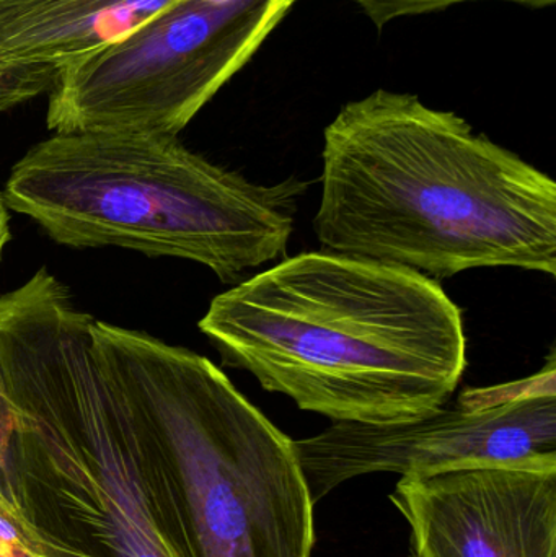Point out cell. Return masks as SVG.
Here are the masks:
<instances>
[{"mask_svg": "<svg viewBox=\"0 0 556 557\" xmlns=\"http://www.w3.org/2000/svg\"><path fill=\"white\" fill-rule=\"evenodd\" d=\"M313 219L333 253L446 278L480 268L556 274V185L459 114L375 90L323 133Z\"/></svg>", "mask_w": 556, "mask_h": 557, "instance_id": "obj_1", "label": "cell"}, {"mask_svg": "<svg viewBox=\"0 0 556 557\" xmlns=\"http://www.w3.org/2000/svg\"><path fill=\"white\" fill-rule=\"evenodd\" d=\"M199 330L224 366L333 422L423 418L467 369L462 311L436 278L329 250L238 282Z\"/></svg>", "mask_w": 556, "mask_h": 557, "instance_id": "obj_2", "label": "cell"}, {"mask_svg": "<svg viewBox=\"0 0 556 557\" xmlns=\"http://www.w3.org/2000/svg\"><path fill=\"white\" fill-rule=\"evenodd\" d=\"M41 268L0 295V373L15 418L9 499L85 557H189L172 473L98 366L91 327Z\"/></svg>", "mask_w": 556, "mask_h": 557, "instance_id": "obj_3", "label": "cell"}, {"mask_svg": "<svg viewBox=\"0 0 556 557\" xmlns=\"http://www.w3.org/2000/svg\"><path fill=\"white\" fill-rule=\"evenodd\" d=\"M306 188L258 185L170 134L71 133L33 146L2 195L55 244L182 258L231 284L286 255Z\"/></svg>", "mask_w": 556, "mask_h": 557, "instance_id": "obj_4", "label": "cell"}, {"mask_svg": "<svg viewBox=\"0 0 556 557\" xmlns=\"http://www.w3.org/2000/svg\"><path fill=\"white\" fill-rule=\"evenodd\" d=\"M101 372L165 460L189 557H310L313 506L293 438L211 360L95 320Z\"/></svg>", "mask_w": 556, "mask_h": 557, "instance_id": "obj_5", "label": "cell"}, {"mask_svg": "<svg viewBox=\"0 0 556 557\" xmlns=\"http://www.w3.org/2000/svg\"><path fill=\"white\" fill-rule=\"evenodd\" d=\"M297 2L170 3L55 74L48 91V129L178 136L260 51Z\"/></svg>", "mask_w": 556, "mask_h": 557, "instance_id": "obj_6", "label": "cell"}, {"mask_svg": "<svg viewBox=\"0 0 556 557\" xmlns=\"http://www.w3.org/2000/svg\"><path fill=\"white\" fill-rule=\"evenodd\" d=\"M312 503L372 473L433 476L466 468L556 470V392L542 386L482 408H440L397 424L333 422L294 441Z\"/></svg>", "mask_w": 556, "mask_h": 557, "instance_id": "obj_7", "label": "cell"}, {"mask_svg": "<svg viewBox=\"0 0 556 557\" xmlns=\"http://www.w3.org/2000/svg\"><path fill=\"white\" fill-rule=\"evenodd\" d=\"M391 503L410 527L408 557H556V470L405 476Z\"/></svg>", "mask_w": 556, "mask_h": 557, "instance_id": "obj_8", "label": "cell"}, {"mask_svg": "<svg viewBox=\"0 0 556 557\" xmlns=\"http://www.w3.org/2000/svg\"><path fill=\"white\" fill-rule=\"evenodd\" d=\"M176 0H0V62L52 69L116 41Z\"/></svg>", "mask_w": 556, "mask_h": 557, "instance_id": "obj_9", "label": "cell"}, {"mask_svg": "<svg viewBox=\"0 0 556 557\" xmlns=\"http://www.w3.org/2000/svg\"><path fill=\"white\" fill-rule=\"evenodd\" d=\"M0 557H69L64 549L46 542L0 493Z\"/></svg>", "mask_w": 556, "mask_h": 557, "instance_id": "obj_10", "label": "cell"}, {"mask_svg": "<svg viewBox=\"0 0 556 557\" xmlns=\"http://www.w3.org/2000/svg\"><path fill=\"white\" fill-rule=\"evenodd\" d=\"M355 2L381 32L395 20L405 18V16L441 12L457 3L482 2V0H355ZM498 2H511L528 9L542 10L554 7L556 0H498Z\"/></svg>", "mask_w": 556, "mask_h": 557, "instance_id": "obj_11", "label": "cell"}, {"mask_svg": "<svg viewBox=\"0 0 556 557\" xmlns=\"http://www.w3.org/2000/svg\"><path fill=\"white\" fill-rule=\"evenodd\" d=\"M54 77L55 71L52 69L7 65L0 62V113L46 94Z\"/></svg>", "mask_w": 556, "mask_h": 557, "instance_id": "obj_12", "label": "cell"}, {"mask_svg": "<svg viewBox=\"0 0 556 557\" xmlns=\"http://www.w3.org/2000/svg\"><path fill=\"white\" fill-rule=\"evenodd\" d=\"M13 438H15V418L3 392L2 373H0V493L7 497H9V463Z\"/></svg>", "mask_w": 556, "mask_h": 557, "instance_id": "obj_13", "label": "cell"}, {"mask_svg": "<svg viewBox=\"0 0 556 557\" xmlns=\"http://www.w3.org/2000/svg\"><path fill=\"white\" fill-rule=\"evenodd\" d=\"M9 221V208H7L5 199H3L2 191H0V260H2L3 250H5L10 240Z\"/></svg>", "mask_w": 556, "mask_h": 557, "instance_id": "obj_14", "label": "cell"}]
</instances>
